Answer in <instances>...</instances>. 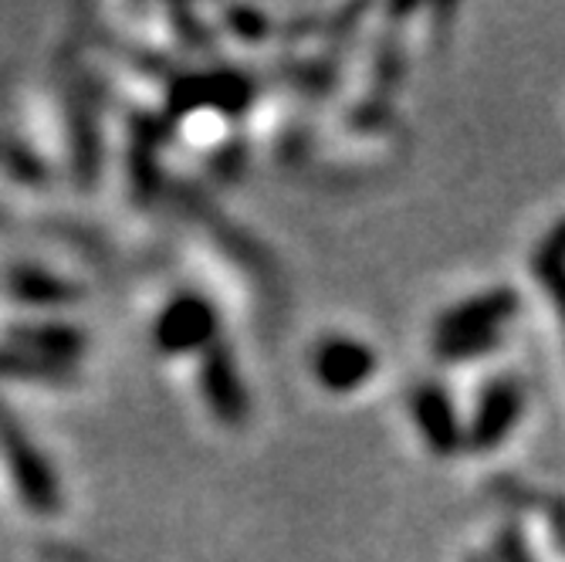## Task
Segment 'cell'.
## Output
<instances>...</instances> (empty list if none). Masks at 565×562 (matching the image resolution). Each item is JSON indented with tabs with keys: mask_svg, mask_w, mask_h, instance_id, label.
I'll return each instance as SVG.
<instances>
[{
	"mask_svg": "<svg viewBox=\"0 0 565 562\" xmlns=\"http://www.w3.org/2000/svg\"><path fill=\"white\" fill-rule=\"evenodd\" d=\"M501 562H532V559H529V552H525V545L519 542V536H515V532L501 536Z\"/></svg>",
	"mask_w": 565,
	"mask_h": 562,
	"instance_id": "30bf717a",
	"label": "cell"
},
{
	"mask_svg": "<svg viewBox=\"0 0 565 562\" xmlns=\"http://www.w3.org/2000/svg\"><path fill=\"white\" fill-rule=\"evenodd\" d=\"M535 268L539 272H552V268H565V221L545 237L539 258H535Z\"/></svg>",
	"mask_w": 565,
	"mask_h": 562,
	"instance_id": "9c48e42d",
	"label": "cell"
},
{
	"mask_svg": "<svg viewBox=\"0 0 565 562\" xmlns=\"http://www.w3.org/2000/svg\"><path fill=\"white\" fill-rule=\"evenodd\" d=\"M409 411H414V421H417V427H420V434H424V441L430 444L434 454H454L460 447V441L468 437L465 431H460V421L454 414L450 396L434 383L414 390Z\"/></svg>",
	"mask_w": 565,
	"mask_h": 562,
	"instance_id": "52a82bcc",
	"label": "cell"
},
{
	"mask_svg": "<svg viewBox=\"0 0 565 562\" xmlns=\"http://www.w3.org/2000/svg\"><path fill=\"white\" fill-rule=\"evenodd\" d=\"M0 450H4V465L18 498L38 516H55L62 508V481L34 441L8 417H0Z\"/></svg>",
	"mask_w": 565,
	"mask_h": 562,
	"instance_id": "7a4b0ae2",
	"label": "cell"
},
{
	"mask_svg": "<svg viewBox=\"0 0 565 562\" xmlns=\"http://www.w3.org/2000/svg\"><path fill=\"white\" fill-rule=\"evenodd\" d=\"M11 282H14L18 295H24L28 301H38V305H55V301H65V295H68L65 282H58L55 275H47L41 268H18Z\"/></svg>",
	"mask_w": 565,
	"mask_h": 562,
	"instance_id": "ba28073f",
	"label": "cell"
},
{
	"mask_svg": "<svg viewBox=\"0 0 565 562\" xmlns=\"http://www.w3.org/2000/svg\"><path fill=\"white\" fill-rule=\"evenodd\" d=\"M200 393H203V400H207V411L221 424L237 427L247 421L250 396H247V386L241 380L234 352L224 342H217L214 349H207L200 356Z\"/></svg>",
	"mask_w": 565,
	"mask_h": 562,
	"instance_id": "277c9868",
	"label": "cell"
},
{
	"mask_svg": "<svg viewBox=\"0 0 565 562\" xmlns=\"http://www.w3.org/2000/svg\"><path fill=\"white\" fill-rule=\"evenodd\" d=\"M217 322L221 319L214 301H207L196 291H180L163 305L157 322H152V342L167 356H183V352L203 356L221 342Z\"/></svg>",
	"mask_w": 565,
	"mask_h": 562,
	"instance_id": "3957f363",
	"label": "cell"
},
{
	"mask_svg": "<svg viewBox=\"0 0 565 562\" xmlns=\"http://www.w3.org/2000/svg\"><path fill=\"white\" fill-rule=\"evenodd\" d=\"M519 312L515 291L478 295L465 305L450 309L437 326V352L440 360H471L498 342V329L504 319Z\"/></svg>",
	"mask_w": 565,
	"mask_h": 562,
	"instance_id": "6da1fadb",
	"label": "cell"
},
{
	"mask_svg": "<svg viewBox=\"0 0 565 562\" xmlns=\"http://www.w3.org/2000/svg\"><path fill=\"white\" fill-rule=\"evenodd\" d=\"M376 373V352L352 336H329L312 349V377L332 393H352Z\"/></svg>",
	"mask_w": 565,
	"mask_h": 562,
	"instance_id": "5b68a950",
	"label": "cell"
},
{
	"mask_svg": "<svg viewBox=\"0 0 565 562\" xmlns=\"http://www.w3.org/2000/svg\"><path fill=\"white\" fill-rule=\"evenodd\" d=\"M522 411H525V390L515 380H494L478 400L475 421L468 427V444L484 450L501 444L511 434V427L519 424Z\"/></svg>",
	"mask_w": 565,
	"mask_h": 562,
	"instance_id": "8992f818",
	"label": "cell"
}]
</instances>
